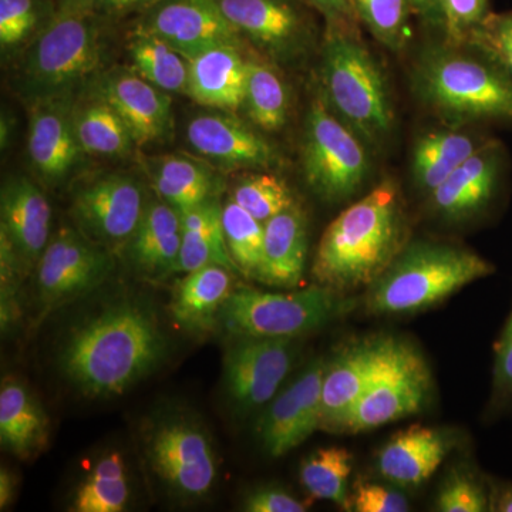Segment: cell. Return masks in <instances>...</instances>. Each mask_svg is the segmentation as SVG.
Wrapping results in <instances>:
<instances>
[{"mask_svg":"<svg viewBox=\"0 0 512 512\" xmlns=\"http://www.w3.org/2000/svg\"><path fill=\"white\" fill-rule=\"evenodd\" d=\"M165 350L156 315L143 303L121 301L72 329L60 370L84 396H120L163 362Z\"/></svg>","mask_w":512,"mask_h":512,"instance_id":"6da1fadb","label":"cell"},{"mask_svg":"<svg viewBox=\"0 0 512 512\" xmlns=\"http://www.w3.org/2000/svg\"><path fill=\"white\" fill-rule=\"evenodd\" d=\"M404 242L399 190L383 181L330 222L320 238L313 275L336 292L370 286L402 254Z\"/></svg>","mask_w":512,"mask_h":512,"instance_id":"7a4b0ae2","label":"cell"},{"mask_svg":"<svg viewBox=\"0 0 512 512\" xmlns=\"http://www.w3.org/2000/svg\"><path fill=\"white\" fill-rule=\"evenodd\" d=\"M495 266L477 252L448 244H414L370 285L367 311L410 315L431 308L464 286L493 275Z\"/></svg>","mask_w":512,"mask_h":512,"instance_id":"3957f363","label":"cell"},{"mask_svg":"<svg viewBox=\"0 0 512 512\" xmlns=\"http://www.w3.org/2000/svg\"><path fill=\"white\" fill-rule=\"evenodd\" d=\"M320 72L325 103L340 120L369 141L390 133L393 110L386 79L352 28L329 26Z\"/></svg>","mask_w":512,"mask_h":512,"instance_id":"277c9868","label":"cell"},{"mask_svg":"<svg viewBox=\"0 0 512 512\" xmlns=\"http://www.w3.org/2000/svg\"><path fill=\"white\" fill-rule=\"evenodd\" d=\"M421 99L451 119L512 120V79L497 64L436 50L416 72Z\"/></svg>","mask_w":512,"mask_h":512,"instance_id":"5b68a950","label":"cell"},{"mask_svg":"<svg viewBox=\"0 0 512 512\" xmlns=\"http://www.w3.org/2000/svg\"><path fill=\"white\" fill-rule=\"evenodd\" d=\"M345 302L326 286L286 293L239 288L222 306L218 325L234 338L295 339L328 325Z\"/></svg>","mask_w":512,"mask_h":512,"instance_id":"8992f818","label":"cell"},{"mask_svg":"<svg viewBox=\"0 0 512 512\" xmlns=\"http://www.w3.org/2000/svg\"><path fill=\"white\" fill-rule=\"evenodd\" d=\"M99 63L96 13L59 9L40 32L26 60V89L36 99L62 96Z\"/></svg>","mask_w":512,"mask_h":512,"instance_id":"52a82bcc","label":"cell"},{"mask_svg":"<svg viewBox=\"0 0 512 512\" xmlns=\"http://www.w3.org/2000/svg\"><path fill=\"white\" fill-rule=\"evenodd\" d=\"M303 171L313 191L326 201L340 202L365 183L369 160L355 131L336 119L323 100H315L306 117Z\"/></svg>","mask_w":512,"mask_h":512,"instance_id":"ba28073f","label":"cell"},{"mask_svg":"<svg viewBox=\"0 0 512 512\" xmlns=\"http://www.w3.org/2000/svg\"><path fill=\"white\" fill-rule=\"evenodd\" d=\"M146 454L156 476L188 500L205 497L217 480V456L210 436L187 417L157 421L148 433Z\"/></svg>","mask_w":512,"mask_h":512,"instance_id":"9c48e42d","label":"cell"},{"mask_svg":"<svg viewBox=\"0 0 512 512\" xmlns=\"http://www.w3.org/2000/svg\"><path fill=\"white\" fill-rule=\"evenodd\" d=\"M433 379L426 359L403 342L389 367L370 384L340 424L338 433H362L423 412Z\"/></svg>","mask_w":512,"mask_h":512,"instance_id":"30bf717a","label":"cell"},{"mask_svg":"<svg viewBox=\"0 0 512 512\" xmlns=\"http://www.w3.org/2000/svg\"><path fill=\"white\" fill-rule=\"evenodd\" d=\"M293 339L235 338L224 356L225 392L238 413L268 406L295 366Z\"/></svg>","mask_w":512,"mask_h":512,"instance_id":"8fae6325","label":"cell"},{"mask_svg":"<svg viewBox=\"0 0 512 512\" xmlns=\"http://www.w3.org/2000/svg\"><path fill=\"white\" fill-rule=\"evenodd\" d=\"M113 269L109 251L72 228L59 229L37 261L40 301L47 308H55L87 295L103 285Z\"/></svg>","mask_w":512,"mask_h":512,"instance_id":"7c38bea8","label":"cell"},{"mask_svg":"<svg viewBox=\"0 0 512 512\" xmlns=\"http://www.w3.org/2000/svg\"><path fill=\"white\" fill-rule=\"evenodd\" d=\"M144 192L127 175L111 174L80 188L72 214L80 229L103 247L128 244L146 212Z\"/></svg>","mask_w":512,"mask_h":512,"instance_id":"4fadbf2b","label":"cell"},{"mask_svg":"<svg viewBox=\"0 0 512 512\" xmlns=\"http://www.w3.org/2000/svg\"><path fill=\"white\" fill-rule=\"evenodd\" d=\"M402 345L403 340L390 336L363 339L326 362L320 429L338 433L357 400L389 367Z\"/></svg>","mask_w":512,"mask_h":512,"instance_id":"5bb4252c","label":"cell"},{"mask_svg":"<svg viewBox=\"0 0 512 512\" xmlns=\"http://www.w3.org/2000/svg\"><path fill=\"white\" fill-rule=\"evenodd\" d=\"M325 369L326 362L313 360L265 407L256 430L269 456H285L320 429Z\"/></svg>","mask_w":512,"mask_h":512,"instance_id":"9a60e30c","label":"cell"},{"mask_svg":"<svg viewBox=\"0 0 512 512\" xmlns=\"http://www.w3.org/2000/svg\"><path fill=\"white\" fill-rule=\"evenodd\" d=\"M137 29L161 37L187 59L210 47L238 46L241 37L220 0H158Z\"/></svg>","mask_w":512,"mask_h":512,"instance_id":"2e32d148","label":"cell"},{"mask_svg":"<svg viewBox=\"0 0 512 512\" xmlns=\"http://www.w3.org/2000/svg\"><path fill=\"white\" fill-rule=\"evenodd\" d=\"M220 5L239 35L276 59L299 55L308 42V23L295 0H220Z\"/></svg>","mask_w":512,"mask_h":512,"instance_id":"e0dca14e","label":"cell"},{"mask_svg":"<svg viewBox=\"0 0 512 512\" xmlns=\"http://www.w3.org/2000/svg\"><path fill=\"white\" fill-rule=\"evenodd\" d=\"M72 110L62 96H53L37 99L30 113L29 156L47 180H62L83 153L74 131Z\"/></svg>","mask_w":512,"mask_h":512,"instance_id":"ac0fdd59","label":"cell"},{"mask_svg":"<svg viewBox=\"0 0 512 512\" xmlns=\"http://www.w3.org/2000/svg\"><path fill=\"white\" fill-rule=\"evenodd\" d=\"M99 94L117 111L134 143H153L170 130L173 120L170 97L140 74H111L101 84Z\"/></svg>","mask_w":512,"mask_h":512,"instance_id":"d6986e66","label":"cell"},{"mask_svg":"<svg viewBox=\"0 0 512 512\" xmlns=\"http://www.w3.org/2000/svg\"><path fill=\"white\" fill-rule=\"evenodd\" d=\"M2 234L19 259L37 264L50 241L52 207L42 191L25 177L10 178L0 194Z\"/></svg>","mask_w":512,"mask_h":512,"instance_id":"ffe728a7","label":"cell"},{"mask_svg":"<svg viewBox=\"0 0 512 512\" xmlns=\"http://www.w3.org/2000/svg\"><path fill=\"white\" fill-rule=\"evenodd\" d=\"M187 140L201 156L229 167H268L276 160L274 147L261 134L222 114L195 117L188 124Z\"/></svg>","mask_w":512,"mask_h":512,"instance_id":"44dd1931","label":"cell"},{"mask_svg":"<svg viewBox=\"0 0 512 512\" xmlns=\"http://www.w3.org/2000/svg\"><path fill=\"white\" fill-rule=\"evenodd\" d=\"M501 175V151L495 143L483 144L440 187L431 192V202L444 217L467 218L488 207Z\"/></svg>","mask_w":512,"mask_h":512,"instance_id":"7402d4cb","label":"cell"},{"mask_svg":"<svg viewBox=\"0 0 512 512\" xmlns=\"http://www.w3.org/2000/svg\"><path fill=\"white\" fill-rule=\"evenodd\" d=\"M451 450L446 431L412 426L387 441L377 456L380 476L402 487H417L429 480Z\"/></svg>","mask_w":512,"mask_h":512,"instance_id":"603a6c76","label":"cell"},{"mask_svg":"<svg viewBox=\"0 0 512 512\" xmlns=\"http://www.w3.org/2000/svg\"><path fill=\"white\" fill-rule=\"evenodd\" d=\"M187 94L202 106L235 111L244 104L247 60L237 46L220 45L188 59Z\"/></svg>","mask_w":512,"mask_h":512,"instance_id":"cb8c5ba5","label":"cell"},{"mask_svg":"<svg viewBox=\"0 0 512 512\" xmlns=\"http://www.w3.org/2000/svg\"><path fill=\"white\" fill-rule=\"evenodd\" d=\"M308 221L298 205L265 222L264 255L256 281L291 289L301 284L308 258Z\"/></svg>","mask_w":512,"mask_h":512,"instance_id":"d4e9b609","label":"cell"},{"mask_svg":"<svg viewBox=\"0 0 512 512\" xmlns=\"http://www.w3.org/2000/svg\"><path fill=\"white\" fill-rule=\"evenodd\" d=\"M181 251V214L165 201L150 202L137 231L128 241V256L143 274L177 272Z\"/></svg>","mask_w":512,"mask_h":512,"instance_id":"484cf974","label":"cell"},{"mask_svg":"<svg viewBox=\"0 0 512 512\" xmlns=\"http://www.w3.org/2000/svg\"><path fill=\"white\" fill-rule=\"evenodd\" d=\"M49 439V420L42 404L18 379L3 380L0 389V443L20 460L36 457Z\"/></svg>","mask_w":512,"mask_h":512,"instance_id":"4316f807","label":"cell"},{"mask_svg":"<svg viewBox=\"0 0 512 512\" xmlns=\"http://www.w3.org/2000/svg\"><path fill=\"white\" fill-rule=\"evenodd\" d=\"M232 271L221 265H208L185 274L175 284L170 303L175 322L188 330L211 329L232 289Z\"/></svg>","mask_w":512,"mask_h":512,"instance_id":"83f0119b","label":"cell"},{"mask_svg":"<svg viewBox=\"0 0 512 512\" xmlns=\"http://www.w3.org/2000/svg\"><path fill=\"white\" fill-rule=\"evenodd\" d=\"M208 265H221L237 271L225 242L222 207L214 198L181 212V251L177 272L188 274Z\"/></svg>","mask_w":512,"mask_h":512,"instance_id":"f1b7e54d","label":"cell"},{"mask_svg":"<svg viewBox=\"0 0 512 512\" xmlns=\"http://www.w3.org/2000/svg\"><path fill=\"white\" fill-rule=\"evenodd\" d=\"M73 126L83 153L119 157L130 151L134 140L117 111L103 97L84 101L72 110Z\"/></svg>","mask_w":512,"mask_h":512,"instance_id":"f546056e","label":"cell"},{"mask_svg":"<svg viewBox=\"0 0 512 512\" xmlns=\"http://www.w3.org/2000/svg\"><path fill=\"white\" fill-rule=\"evenodd\" d=\"M474 138L454 131H439L420 138L413 151V175L430 194L478 150Z\"/></svg>","mask_w":512,"mask_h":512,"instance_id":"4dcf8cb0","label":"cell"},{"mask_svg":"<svg viewBox=\"0 0 512 512\" xmlns=\"http://www.w3.org/2000/svg\"><path fill=\"white\" fill-rule=\"evenodd\" d=\"M150 165L157 194L180 214L210 200L214 183L202 165L181 156L154 158Z\"/></svg>","mask_w":512,"mask_h":512,"instance_id":"1f68e13d","label":"cell"},{"mask_svg":"<svg viewBox=\"0 0 512 512\" xmlns=\"http://www.w3.org/2000/svg\"><path fill=\"white\" fill-rule=\"evenodd\" d=\"M128 50L137 73L147 82L164 92L187 93L190 63L170 43L137 29Z\"/></svg>","mask_w":512,"mask_h":512,"instance_id":"d6a6232c","label":"cell"},{"mask_svg":"<svg viewBox=\"0 0 512 512\" xmlns=\"http://www.w3.org/2000/svg\"><path fill=\"white\" fill-rule=\"evenodd\" d=\"M130 500L126 464L117 451L97 461L73 497L74 512H121Z\"/></svg>","mask_w":512,"mask_h":512,"instance_id":"836d02e7","label":"cell"},{"mask_svg":"<svg viewBox=\"0 0 512 512\" xmlns=\"http://www.w3.org/2000/svg\"><path fill=\"white\" fill-rule=\"evenodd\" d=\"M249 119L265 131H278L288 120L289 94L284 80L269 64L247 60L244 104Z\"/></svg>","mask_w":512,"mask_h":512,"instance_id":"e575fe53","label":"cell"},{"mask_svg":"<svg viewBox=\"0 0 512 512\" xmlns=\"http://www.w3.org/2000/svg\"><path fill=\"white\" fill-rule=\"evenodd\" d=\"M352 467L353 457L348 448H319L302 461L299 478L306 493L315 500L350 507L348 484Z\"/></svg>","mask_w":512,"mask_h":512,"instance_id":"d590c367","label":"cell"},{"mask_svg":"<svg viewBox=\"0 0 512 512\" xmlns=\"http://www.w3.org/2000/svg\"><path fill=\"white\" fill-rule=\"evenodd\" d=\"M222 228L237 271L256 281L264 255V222L256 220L231 198L222 207Z\"/></svg>","mask_w":512,"mask_h":512,"instance_id":"8d00e7d4","label":"cell"},{"mask_svg":"<svg viewBox=\"0 0 512 512\" xmlns=\"http://www.w3.org/2000/svg\"><path fill=\"white\" fill-rule=\"evenodd\" d=\"M352 6L380 43L402 49L409 37L410 0H352Z\"/></svg>","mask_w":512,"mask_h":512,"instance_id":"74e56055","label":"cell"},{"mask_svg":"<svg viewBox=\"0 0 512 512\" xmlns=\"http://www.w3.org/2000/svg\"><path fill=\"white\" fill-rule=\"evenodd\" d=\"M232 200L264 224L275 215L296 205L288 184L272 174H254L245 177L235 187Z\"/></svg>","mask_w":512,"mask_h":512,"instance_id":"f35d334b","label":"cell"},{"mask_svg":"<svg viewBox=\"0 0 512 512\" xmlns=\"http://www.w3.org/2000/svg\"><path fill=\"white\" fill-rule=\"evenodd\" d=\"M490 501V485L471 471L458 470L444 481L436 507L441 512H484L490 511Z\"/></svg>","mask_w":512,"mask_h":512,"instance_id":"ab89813d","label":"cell"},{"mask_svg":"<svg viewBox=\"0 0 512 512\" xmlns=\"http://www.w3.org/2000/svg\"><path fill=\"white\" fill-rule=\"evenodd\" d=\"M466 40L512 79V12L504 15L490 13Z\"/></svg>","mask_w":512,"mask_h":512,"instance_id":"60d3db41","label":"cell"},{"mask_svg":"<svg viewBox=\"0 0 512 512\" xmlns=\"http://www.w3.org/2000/svg\"><path fill=\"white\" fill-rule=\"evenodd\" d=\"M49 0H0V43L22 42L50 13Z\"/></svg>","mask_w":512,"mask_h":512,"instance_id":"b9f144b4","label":"cell"},{"mask_svg":"<svg viewBox=\"0 0 512 512\" xmlns=\"http://www.w3.org/2000/svg\"><path fill=\"white\" fill-rule=\"evenodd\" d=\"M491 404L495 412L512 407V308L495 343Z\"/></svg>","mask_w":512,"mask_h":512,"instance_id":"7bdbcfd3","label":"cell"},{"mask_svg":"<svg viewBox=\"0 0 512 512\" xmlns=\"http://www.w3.org/2000/svg\"><path fill=\"white\" fill-rule=\"evenodd\" d=\"M444 26L451 40L467 39L490 15L488 0H440Z\"/></svg>","mask_w":512,"mask_h":512,"instance_id":"ee69618b","label":"cell"},{"mask_svg":"<svg viewBox=\"0 0 512 512\" xmlns=\"http://www.w3.org/2000/svg\"><path fill=\"white\" fill-rule=\"evenodd\" d=\"M350 507L357 512H404L410 510L409 500L400 491L373 483L356 484Z\"/></svg>","mask_w":512,"mask_h":512,"instance_id":"f6af8a7d","label":"cell"},{"mask_svg":"<svg viewBox=\"0 0 512 512\" xmlns=\"http://www.w3.org/2000/svg\"><path fill=\"white\" fill-rule=\"evenodd\" d=\"M244 510L248 512H303L308 510V507L282 488L262 487L247 495L244 501Z\"/></svg>","mask_w":512,"mask_h":512,"instance_id":"bcb514c9","label":"cell"},{"mask_svg":"<svg viewBox=\"0 0 512 512\" xmlns=\"http://www.w3.org/2000/svg\"><path fill=\"white\" fill-rule=\"evenodd\" d=\"M328 20L329 26H348L352 28L355 9L352 0H306Z\"/></svg>","mask_w":512,"mask_h":512,"instance_id":"7dc6e473","label":"cell"},{"mask_svg":"<svg viewBox=\"0 0 512 512\" xmlns=\"http://www.w3.org/2000/svg\"><path fill=\"white\" fill-rule=\"evenodd\" d=\"M158 0H89V10L104 15H123V13L148 10Z\"/></svg>","mask_w":512,"mask_h":512,"instance_id":"c3c4849f","label":"cell"},{"mask_svg":"<svg viewBox=\"0 0 512 512\" xmlns=\"http://www.w3.org/2000/svg\"><path fill=\"white\" fill-rule=\"evenodd\" d=\"M490 511L512 512V483L490 485Z\"/></svg>","mask_w":512,"mask_h":512,"instance_id":"681fc988","label":"cell"},{"mask_svg":"<svg viewBox=\"0 0 512 512\" xmlns=\"http://www.w3.org/2000/svg\"><path fill=\"white\" fill-rule=\"evenodd\" d=\"M410 5H412L414 12L419 13L421 18L444 25L440 0H410Z\"/></svg>","mask_w":512,"mask_h":512,"instance_id":"f907efd6","label":"cell"},{"mask_svg":"<svg viewBox=\"0 0 512 512\" xmlns=\"http://www.w3.org/2000/svg\"><path fill=\"white\" fill-rule=\"evenodd\" d=\"M16 491V478L8 468L0 470V507L2 510L12 504Z\"/></svg>","mask_w":512,"mask_h":512,"instance_id":"816d5d0a","label":"cell"},{"mask_svg":"<svg viewBox=\"0 0 512 512\" xmlns=\"http://www.w3.org/2000/svg\"><path fill=\"white\" fill-rule=\"evenodd\" d=\"M59 9L89 10V0H59Z\"/></svg>","mask_w":512,"mask_h":512,"instance_id":"f5cc1de1","label":"cell"}]
</instances>
